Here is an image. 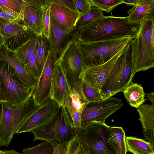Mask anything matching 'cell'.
Listing matches in <instances>:
<instances>
[{"label":"cell","mask_w":154,"mask_h":154,"mask_svg":"<svg viewBox=\"0 0 154 154\" xmlns=\"http://www.w3.org/2000/svg\"><path fill=\"white\" fill-rule=\"evenodd\" d=\"M51 143L53 148V154H63L65 143L53 141Z\"/></svg>","instance_id":"39"},{"label":"cell","mask_w":154,"mask_h":154,"mask_svg":"<svg viewBox=\"0 0 154 154\" xmlns=\"http://www.w3.org/2000/svg\"><path fill=\"white\" fill-rule=\"evenodd\" d=\"M129 20L133 22L140 23L144 19L154 18V0H143L138 5L128 10Z\"/></svg>","instance_id":"20"},{"label":"cell","mask_w":154,"mask_h":154,"mask_svg":"<svg viewBox=\"0 0 154 154\" xmlns=\"http://www.w3.org/2000/svg\"><path fill=\"white\" fill-rule=\"evenodd\" d=\"M127 152L133 154H154V145L137 137H125Z\"/></svg>","instance_id":"23"},{"label":"cell","mask_w":154,"mask_h":154,"mask_svg":"<svg viewBox=\"0 0 154 154\" xmlns=\"http://www.w3.org/2000/svg\"><path fill=\"white\" fill-rule=\"evenodd\" d=\"M1 152L3 154H23L18 152L14 149L9 150H1Z\"/></svg>","instance_id":"42"},{"label":"cell","mask_w":154,"mask_h":154,"mask_svg":"<svg viewBox=\"0 0 154 154\" xmlns=\"http://www.w3.org/2000/svg\"><path fill=\"white\" fill-rule=\"evenodd\" d=\"M0 19H2V12L1 10H0Z\"/></svg>","instance_id":"46"},{"label":"cell","mask_w":154,"mask_h":154,"mask_svg":"<svg viewBox=\"0 0 154 154\" xmlns=\"http://www.w3.org/2000/svg\"><path fill=\"white\" fill-rule=\"evenodd\" d=\"M0 7L9 11L24 14L14 0H0Z\"/></svg>","instance_id":"37"},{"label":"cell","mask_w":154,"mask_h":154,"mask_svg":"<svg viewBox=\"0 0 154 154\" xmlns=\"http://www.w3.org/2000/svg\"><path fill=\"white\" fill-rule=\"evenodd\" d=\"M4 40L2 35L0 31V49L2 48L4 45Z\"/></svg>","instance_id":"44"},{"label":"cell","mask_w":154,"mask_h":154,"mask_svg":"<svg viewBox=\"0 0 154 154\" xmlns=\"http://www.w3.org/2000/svg\"><path fill=\"white\" fill-rule=\"evenodd\" d=\"M1 109H0V114H1Z\"/></svg>","instance_id":"48"},{"label":"cell","mask_w":154,"mask_h":154,"mask_svg":"<svg viewBox=\"0 0 154 154\" xmlns=\"http://www.w3.org/2000/svg\"><path fill=\"white\" fill-rule=\"evenodd\" d=\"M50 6L46 8L44 11L42 35L49 41L50 34Z\"/></svg>","instance_id":"35"},{"label":"cell","mask_w":154,"mask_h":154,"mask_svg":"<svg viewBox=\"0 0 154 154\" xmlns=\"http://www.w3.org/2000/svg\"><path fill=\"white\" fill-rule=\"evenodd\" d=\"M108 126L105 123H97L85 129L80 141L91 154H116L113 147L107 142Z\"/></svg>","instance_id":"10"},{"label":"cell","mask_w":154,"mask_h":154,"mask_svg":"<svg viewBox=\"0 0 154 154\" xmlns=\"http://www.w3.org/2000/svg\"><path fill=\"white\" fill-rule=\"evenodd\" d=\"M147 97L148 98L149 100L152 103V104H154V91L147 94Z\"/></svg>","instance_id":"43"},{"label":"cell","mask_w":154,"mask_h":154,"mask_svg":"<svg viewBox=\"0 0 154 154\" xmlns=\"http://www.w3.org/2000/svg\"><path fill=\"white\" fill-rule=\"evenodd\" d=\"M0 31L3 36L5 50L9 52L14 50V46L22 44L37 35L24 24L10 23L0 19Z\"/></svg>","instance_id":"12"},{"label":"cell","mask_w":154,"mask_h":154,"mask_svg":"<svg viewBox=\"0 0 154 154\" xmlns=\"http://www.w3.org/2000/svg\"><path fill=\"white\" fill-rule=\"evenodd\" d=\"M140 23L130 21L128 16L104 15L78 27V40L84 42L107 40L130 36L132 39L137 33Z\"/></svg>","instance_id":"1"},{"label":"cell","mask_w":154,"mask_h":154,"mask_svg":"<svg viewBox=\"0 0 154 154\" xmlns=\"http://www.w3.org/2000/svg\"><path fill=\"white\" fill-rule=\"evenodd\" d=\"M50 13L62 25L66 27H75L80 15L77 11L52 2L50 5Z\"/></svg>","instance_id":"18"},{"label":"cell","mask_w":154,"mask_h":154,"mask_svg":"<svg viewBox=\"0 0 154 154\" xmlns=\"http://www.w3.org/2000/svg\"><path fill=\"white\" fill-rule=\"evenodd\" d=\"M132 40L130 36L119 38L84 42L77 41L85 68L107 62Z\"/></svg>","instance_id":"3"},{"label":"cell","mask_w":154,"mask_h":154,"mask_svg":"<svg viewBox=\"0 0 154 154\" xmlns=\"http://www.w3.org/2000/svg\"><path fill=\"white\" fill-rule=\"evenodd\" d=\"M26 70L37 80L40 74L37 60L36 51L29 61L24 66Z\"/></svg>","instance_id":"34"},{"label":"cell","mask_w":154,"mask_h":154,"mask_svg":"<svg viewBox=\"0 0 154 154\" xmlns=\"http://www.w3.org/2000/svg\"><path fill=\"white\" fill-rule=\"evenodd\" d=\"M137 108L143 130L154 129V104L143 103Z\"/></svg>","instance_id":"26"},{"label":"cell","mask_w":154,"mask_h":154,"mask_svg":"<svg viewBox=\"0 0 154 154\" xmlns=\"http://www.w3.org/2000/svg\"><path fill=\"white\" fill-rule=\"evenodd\" d=\"M81 85L83 94L88 103L106 98L102 95L100 91L93 88L85 82L82 81Z\"/></svg>","instance_id":"29"},{"label":"cell","mask_w":154,"mask_h":154,"mask_svg":"<svg viewBox=\"0 0 154 154\" xmlns=\"http://www.w3.org/2000/svg\"><path fill=\"white\" fill-rule=\"evenodd\" d=\"M50 50L54 64L60 60L67 49L78 40L79 30L75 27H68L60 24L50 14Z\"/></svg>","instance_id":"9"},{"label":"cell","mask_w":154,"mask_h":154,"mask_svg":"<svg viewBox=\"0 0 154 154\" xmlns=\"http://www.w3.org/2000/svg\"><path fill=\"white\" fill-rule=\"evenodd\" d=\"M52 1L78 12L73 0H52Z\"/></svg>","instance_id":"38"},{"label":"cell","mask_w":154,"mask_h":154,"mask_svg":"<svg viewBox=\"0 0 154 154\" xmlns=\"http://www.w3.org/2000/svg\"><path fill=\"white\" fill-rule=\"evenodd\" d=\"M24 1L25 6L24 10L23 24L37 36H41L43 35V23L45 8L41 6L39 0Z\"/></svg>","instance_id":"17"},{"label":"cell","mask_w":154,"mask_h":154,"mask_svg":"<svg viewBox=\"0 0 154 154\" xmlns=\"http://www.w3.org/2000/svg\"><path fill=\"white\" fill-rule=\"evenodd\" d=\"M0 60L7 63L13 69L29 87L34 88L37 80L26 70L12 54L6 50H0Z\"/></svg>","instance_id":"19"},{"label":"cell","mask_w":154,"mask_h":154,"mask_svg":"<svg viewBox=\"0 0 154 154\" xmlns=\"http://www.w3.org/2000/svg\"><path fill=\"white\" fill-rule=\"evenodd\" d=\"M108 142L112 146L116 154H126L125 132L122 127H110Z\"/></svg>","instance_id":"22"},{"label":"cell","mask_w":154,"mask_h":154,"mask_svg":"<svg viewBox=\"0 0 154 154\" xmlns=\"http://www.w3.org/2000/svg\"><path fill=\"white\" fill-rule=\"evenodd\" d=\"M77 41L71 44L59 60L71 90L82 82L80 78L85 68Z\"/></svg>","instance_id":"11"},{"label":"cell","mask_w":154,"mask_h":154,"mask_svg":"<svg viewBox=\"0 0 154 154\" xmlns=\"http://www.w3.org/2000/svg\"><path fill=\"white\" fill-rule=\"evenodd\" d=\"M131 41L115 62L103 84L100 93L105 97H112L133 83Z\"/></svg>","instance_id":"4"},{"label":"cell","mask_w":154,"mask_h":154,"mask_svg":"<svg viewBox=\"0 0 154 154\" xmlns=\"http://www.w3.org/2000/svg\"><path fill=\"white\" fill-rule=\"evenodd\" d=\"M54 62L52 54L49 50L42 72L33 89L32 97L36 105L40 106L50 98Z\"/></svg>","instance_id":"14"},{"label":"cell","mask_w":154,"mask_h":154,"mask_svg":"<svg viewBox=\"0 0 154 154\" xmlns=\"http://www.w3.org/2000/svg\"><path fill=\"white\" fill-rule=\"evenodd\" d=\"M103 11L98 8L92 7L89 11L80 16L76 24L75 27L86 25L103 16Z\"/></svg>","instance_id":"28"},{"label":"cell","mask_w":154,"mask_h":154,"mask_svg":"<svg viewBox=\"0 0 154 154\" xmlns=\"http://www.w3.org/2000/svg\"><path fill=\"white\" fill-rule=\"evenodd\" d=\"M0 88L6 103L13 107L20 106L29 100L33 90L9 65L0 60Z\"/></svg>","instance_id":"5"},{"label":"cell","mask_w":154,"mask_h":154,"mask_svg":"<svg viewBox=\"0 0 154 154\" xmlns=\"http://www.w3.org/2000/svg\"><path fill=\"white\" fill-rule=\"evenodd\" d=\"M83 151L80 140L75 137L65 143L63 154H82Z\"/></svg>","instance_id":"32"},{"label":"cell","mask_w":154,"mask_h":154,"mask_svg":"<svg viewBox=\"0 0 154 154\" xmlns=\"http://www.w3.org/2000/svg\"><path fill=\"white\" fill-rule=\"evenodd\" d=\"M1 104L0 147H8L17 129L32 113L37 105L32 97L26 103L18 106H11L5 102Z\"/></svg>","instance_id":"6"},{"label":"cell","mask_w":154,"mask_h":154,"mask_svg":"<svg viewBox=\"0 0 154 154\" xmlns=\"http://www.w3.org/2000/svg\"><path fill=\"white\" fill-rule=\"evenodd\" d=\"M71 90L60 61L59 60L54 64L50 98L56 102L59 107L63 106L65 100Z\"/></svg>","instance_id":"16"},{"label":"cell","mask_w":154,"mask_h":154,"mask_svg":"<svg viewBox=\"0 0 154 154\" xmlns=\"http://www.w3.org/2000/svg\"><path fill=\"white\" fill-rule=\"evenodd\" d=\"M30 132L34 135L33 141L40 140L66 143L75 137L74 132L67 121L63 106L59 107L50 121Z\"/></svg>","instance_id":"7"},{"label":"cell","mask_w":154,"mask_h":154,"mask_svg":"<svg viewBox=\"0 0 154 154\" xmlns=\"http://www.w3.org/2000/svg\"><path fill=\"white\" fill-rule=\"evenodd\" d=\"M23 154H53V148L51 142L45 141L30 148H24Z\"/></svg>","instance_id":"30"},{"label":"cell","mask_w":154,"mask_h":154,"mask_svg":"<svg viewBox=\"0 0 154 154\" xmlns=\"http://www.w3.org/2000/svg\"><path fill=\"white\" fill-rule=\"evenodd\" d=\"M143 0H122L123 3L128 5L133 6H136L140 4Z\"/></svg>","instance_id":"41"},{"label":"cell","mask_w":154,"mask_h":154,"mask_svg":"<svg viewBox=\"0 0 154 154\" xmlns=\"http://www.w3.org/2000/svg\"><path fill=\"white\" fill-rule=\"evenodd\" d=\"M59 107L55 101L50 98L40 106H37L31 115L20 125L15 133L29 132L50 121Z\"/></svg>","instance_id":"13"},{"label":"cell","mask_w":154,"mask_h":154,"mask_svg":"<svg viewBox=\"0 0 154 154\" xmlns=\"http://www.w3.org/2000/svg\"><path fill=\"white\" fill-rule=\"evenodd\" d=\"M81 84L71 90L65 100L63 106L82 112L88 102L83 94Z\"/></svg>","instance_id":"24"},{"label":"cell","mask_w":154,"mask_h":154,"mask_svg":"<svg viewBox=\"0 0 154 154\" xmlns=\"http://www.w3.org/2000/svg\"><path fill=\"white\" fill-rule=\"evenodd\" d=\"M50 49V44L48 40L44 35L37 36L36 53L38 66L41 75L45 61L48 52Z\"/></svg>","instance_id":"27"},{"label":"cell","mask_w":154,"mask_h":154,"mask_svg":"<svg viewBox=\"0 0 154 154\" xmlns=\"http://www.w3.org/2000/svg\"><path fill=\"white\" fill-rule=\"evenodd\" d=\"M0 10L2 12V20L6 22L19 23L23 21V14L17 13L7 10L0 7Z\"/></svg>","instance_id":"33"},{"label":"cell","mask_w":154,"mask_h":154,"mask_svg":"<svg viewBox=\"0 0 154 154\" xmlns=\"http://www.w3.org/2000/svg\"><path fill=\"white\" fill-rule=\"evenodd\" d=\"M37 37L28 40L11 52L13 57L23 67L36 51Z\"/></svg>","instance_id":"21"},{"label":"cell","mask_w":154,"mask_h":154,"mask_svg":"<svg viewBox=\"0 0 154 154\" xmlns=\"http://www.w3.org/2000/svg\"><path fill=\"white\" fill-rule=\"evenodd\" d=\"M122 101V99L110 97L86 103L81 113L82 128L85 129L91 125L105 123L107 117L123 106Z\"/></svg>","instance_id":"8"},{"label":"cell","mask_w":154,"mask_h":154,"mask_svg":"<svg viewBox=\"0 0 154 154\" xmlns=\"http://www.w3.org/2000/svg\"><path fill=\"white\" fill-rule=\"evenodd\" d=\"M80 16L89 11L92 7L91 0H73Z\"/></svg>","instance_id":"36"},{"label":"cell","mask_w":154,"mask_h":154,"mask_svg":"<svg viewBox=\"0 0 154 154\" xmlns=\"http://www.w3.org/2000/svg\"><path fill=\"white\" fill-rule=\"evenodd\" d=\"M127 44L106 63L99 66L84 68L80 78L81 80L100 91L113 65L123 54Z\"/></svg>","instance_id":"15"},{"label":"cell","mask_w":154,"mask_h":154,"mask_svg":"<svg viewBox=\"0 0 154 154\" xmlns=\"http://www.w3.org/2000/svg\"><path fill=\"white\" fill-rule=\"evenodd\" d=\"M82 146L83 148V151L82 154H91L89 151L82 145Z\"/></svg>","instance_id":"45"},{"label":"cell","mask_w":154,"mask_h":154,"mask_svg":"<svg viewBox=\"0 0 154 154\" xmlns=\"http://www.w3.org/2000/svg\"><path fill=\"white\" fill-rule=\"evenodd\" d=\"M0 154H3L1 152V150H0Z\"/></svg>","instance_id":"47"},{"label":"cell","mask_w":154,"mask_h":154,"mask_svg":"<svg viewBox=\"0 0 154 154\" xmlns=\"http://www.w3.org/2000/svg\"><path fill=\"white\" fill-rule=\"evenodd\" d=\"M154 18L140 22L138 31L131 41L133 76L138 72L154 66Z\"/></svg>","instance_id":"2"},{"label":"cell","mask_w":154,"mask_h":154,"mask_svg":"<svg viewBox=\"0 0 154 154\" xmlns=\"http://www.w3.org/2000/svg\"><path fill=\"white\" fill-rule=\"evenodd\" d=\"M122 91L127 101L131 106L137 108L145 102L143 88L140 85L132 83Z\"/></svg>","instance_id":"25"},{"label":"cell","mask_w":154,"mask_h":154,"mask_svg":"<svg viewBox=\"0 0 154 154\" xmlns=\"http://www.w3.org/2000/svg\"><path fill=\"white\" fill-rule=\"evenodd\" d=\"M145 138L148 142L154 144V129L143 130V131Z\"/></svg>","instance_id":"40"},{"label":"cell","mask_w":154,"mask_h":154,"mask_svg":"<svg viewBox=\"0 0 154 154\" xmlns=\"http://www.w3.org/2000/svg\"><path fill=\"white\" fill-rule=\"evenodd\" d=\"M93 7L107 13L111 12L119 5L123 3L122 0H91Z\"/></svg>","instance_id":"31"}]
</instances>
